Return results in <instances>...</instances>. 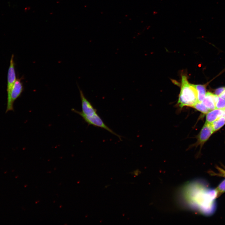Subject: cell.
Wrapping results in <instances>:
<instances>
[{"mask_svg":"<svg viewBox=\"0 0 225 225\" xmlns=\"http://www.w3.org/2000/svg\"><path fill=\"white\" fill-rule=\"evenodd\" d=\"M214 132L212 124L205 122L198 134L197 143L203 144Z\"/></svg>","mask_w":225,"mask_h":225,"instance_id":"cell-6","label":"cell"},{"mask_svg":"<svg viewBox=\"0 0 225 225\" xmlns=\"http://www.w3.org/2000/svg\"><path fill=\"white\" fill-rule=\"evenodd\" d=\"M218 97L210 92H207L202 102L210 111L216 109L215 103Z\"/></svg>","mask_w":225,"mask_h":225,"instance_id":"cell-7","label":"cell"},{"mask_svg":"<svg viewBox=\"0 0 225 225\" xmlns=\"http://www.w3.org/2000/svg\"><path fill=\"white\" fill-rule=\"evenodd\" d=\"M225 87H221L217 89L215 92V93L217 96L220 95L225 90Z\"/></svg>","mask_w":225,"mask_h":225,"instance_id":"cell-14","label":"cell"},{"mask_svg":"<svg viewBox=\"0 0 225 225\" xmlns=\"http://www.w3.org/2000/svg\"><path fill=\"white\" fill-rule=\"evenodd\" d=\"M222 109H215L210 111L206 116V122L211 124L213 122L222 116Z\"/></svg>","mask_w":225,"mask_h":225,"instance_id":"cell-8","label":"cell"},{"mask_svg":"<svg viewBox=\"0 0 225 225\" xmlns=\"http://www.w3.org/2000/svg\"><path fill=\"white\" fill-rule=\"evenodd\" d=\"M23 90V86L20 79H16L12 87L10 95L7 96L6 113L9 111H14V102L20 96Z\"/></svg>","mask_w":225,"mask_h":225,"instance_id":"cell-4","label":"cell"},{"mask_svg":"<svg viewBox=\"0 0 225 225\" xmlns=\"http://www.w3.org/2000/svg\"><path fill=\"white\" fill-rule=\"evenodd\" d=\"M81 101L82 111L83 114L91 116L97 113V110L85 97L83 92L78 87Z\"/></svg>","mask_w":225,"mask_h":225,"instance_id":"cell-5","label":"cell"},{"mask_svg":"<svg viewBox=\"0 0 225 225\" xmlns=\"http://www.w3.org/2000/svg\"><path fill=\"white\" fill-rule=\"evenodd\" d=\"M222 172L223 173V175L225 176V171Z\"/></svg>","mask_w":225,"mask_h":225,"instance_id":"cell-16","label":"cell"},{"mask_svg":"<svg viewBox=\"0 0 225 225\" xmlns=\"http://www.w3.org/2000/svg\"><path fill=\"white\" fill-rule=\"evenodd\" d=\"M198 94L194 85L190 83L187 76L182 75L178 104L180 108L193 107L198 102Z\"/></svg>","mask_w":225,"mask_h":225,"instance_id":"cell-2","label":"cell"},{"mask_svg":"<svg viewBox=\"0 0 225 225\" xmlns=\"http://www.w3.org/2000/svg\"><path fill=\"white\" fill-rule=\"evenodd\" d=\"M218 195L225 192V180L223 181L216 189Z\"/></svg>","mask_w":225,"mask_h":225,"instance_id":"cell-13","label":"cell"},{"mask_svg":"<svg viewBox=\"0 0 225 225\" xmlns=\"http://www.w3.org/2000/svg\"><path fill=\"white\" fill-rule=\"evenodd\" d=\"M72 110L73 112L81 116L85 121L88 123V125H92L105 129L111 133L117 136L121 140V136L117 134L107 126L97 113L92 116H88L83 114L81 112L78 111L73 108L72 109Z\"/></svg>","mask_w":225,"mask_h":225,"instance_id":"cell-3","label":"cell"},{"mask_svg":"<svg viewBox=\"0 0 225 225\" xmlns=\"http://www.w3.org/2000/svg\"><path fill=\"white\" fill-rule=\"evenodd\" d=\"M211 124L214 132L217 131L225 124V117L221 116Z\"/></svg>","mask_w":225,"mask_h":225,"instance_id":"cell-10","label":"cell"},{"mask_svg":"<svg viewBox=\"0 0 225 225\" xmlns=\"http://www.w3.org/2000/svg\"><path fill=\"white\" fill-rule=\"evenodd\" d=\"M193 108L204 114H207L210 111L203 104L202 102H198L193 107Z\"/></svg>","mask_w":225,"mask_h":225,"instance_id":"cell-11","label":"cell"},{"mask_svg":"<svg viewBox=\"0 0 225 225\" xmlns=\"http://www.w3.org/2000/svg\"><path fill=\"white\" fill-rule=\"evenodd\" d=\"M196 89L198 102H202L206 95V89L205 86L201 85H194Z\"/></svg>","mask_w":225,"mask_h":225,"instance_id":"cell-9","label":"cell"},{"mask_svg":"<svg viewBox=\"0 0 225 225\" xmlns=\"http://www.w3.org/2000/svg\"><path fill=\"white\" fill-rule=\"evenodd\" d=\"M219 97L225 99V90L220 95Z\"/></svg>","mask_w":225,"mask_h":225,"instance_id":"cell-15","label":"cell"},{"mask_svg":"<svg viewBox=\"0 0 225 225\" xmlns=\"http://www.w3.org/2000/svg\"><path fill=\"white\" fill-rule=\"evenodd\" d=\"M200 181L188 183L182 188L180 199L182 204L191 209L205 214L212 212L214 209L213 201L218 196L216 189H207Z\"/></svg>","mask_w":225,"mask_h":225,"instance_id":"cell-1","label":"cell"},{"mask_svg":"<svg viewBox=\"0 0 225 225\" xmlns=\"http://www.w3.org/2000/svg\"><path fill=\"white\" fill-rule=\"evenodd\" d=\"M7 172H4V173H6Z\"/></svg>","mask_w":225,"mask_h":225,"instance_id":"cell-17","label":"cell"},{"mask_svg":"<svg viewBox=\"0 0 225 225\" xmlns=\"http://www.w3.org/2000/svg\"><path fill=\"white\" fill-rule=\"evenodd\" d=\"M216 109H223L225 108V99L218 97L215 103Z\"/></svg>","mask_w":225,"mask_h":225,"instance_id":"cell-12","label":"cell"}]
</instances>
